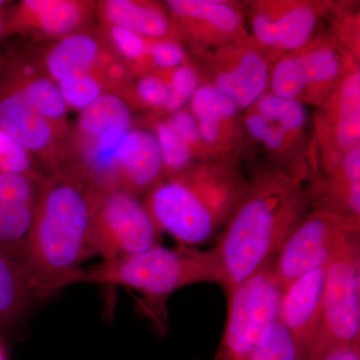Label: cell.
Segmentation results:
<instances>
[{"label": "cell", "instance_id": "33", "mask_svg": "<svg viewBox=\"0 0 360 360\" xmlns=\"http://www.w3.org/2000/svg\"><path fill=\"white\" fill-rule=\"evenodd\" d=\"M110 37L117 51L130 60L141 61L148 58L150 41L131 30L111 25ZM149 59V58H148Z\"/></svg>", "mask_w": 360, "mask_h": 360}, {"label": "cell", "instance_id": "19", "mask_svg": "<svg viewBox=\"0 0 360 360\" xmlns=\"http://www.w3.org/2000/svg\"><path fill=\"white\" fill-rule=\"evenodd\" d=\"M99 54L101 49L94 37L82 33L68 35L47 56V70L58 84L66 77L91 72Z\"/></svg>", "mask_w": 360, "mask_h": 360}, {"label": "cell", "instance_id": "35", "mask_svg": "<svg viewBox=\"0 0 360 360\" xmlns=\"http://www.w3.org/2000/svg\"><path fill=\"white\" fill-rule=\"evenodd\" d=\"M136 94L146 105L165 108L170 94L168 79L158 75H146L136 84Z\"/></svg>", "mask_w": 360, "mask_h": 360}, {"label": "cell", "instance_id": "37", "mask_svg": "<svg viewBox=\"0 0 360 360\" xmlns=\"http://www.w3.org/2000/svg\"><path fill=\"white\" fill-rule=\"evenodd\" d=\"M317 360H360V345L333 350Z\"/></svg>", "mask_w": 360, "mask_h": 360}, {"label": "cell", "instance_id": "5", "mask_svg": "<svg viewBox=\"0 0 360 360\" xmlns=\"http://www.w3.org/2000/svg\"><path fill=\"white\" fill-rule=\"evenodd\" d=\"M356 345H360V243L326 265L321 322L305 360H317Z\"/></svg>", "mask_w": 360, "mask_h": 360}, {"label": "cell", "instance_id": "8", "mask_svg": "<svg viewBox=\"0 0 360 360\" xmlns=\"http://www.w3.org/2000/svg\"><path fill=\"white\" fill-rule=\"evenodd\" d=\"M272 265L227 296L226 324L212 360L248 359L264 329L276 321L283 288Z\"/></svg>", "mask_w": 360, "mask_h": 360}, {"label": "cell", "instance_id": "28", "mask_svg": "<svg viewBox=\"0 0 360 360\" xmlns=\"http://www.w3.org/2000/svg\"><path fill=\"white\" fill-rule=\"evenodd\" d=\"M35 18L39 27L47 34H68L82 21V6L75 1L49 0L46 7Z\"/></svg>", "mask_w": 360, "mask_h": 360}, {"label": "cell", "instance_id": "20", "mask_svg": "<svg viewBox=\"0 0 360 360\" xmlns=\"http://www.w3.org/2000/svg\"><path fill=\"white\" fill-rule=\"evenodd\" d=\"M104 13L111 25L131 30L146 39H162L169 32L168 18L160 8L131 0H110Z\"/></svg>", "mask_w": 360, "mask_h": 360}, {"label": "cell", "instance_id": "26", "mask_svg": "<svg viewBox=\"0 0 360 360\" xmlns=\"http://www.w3.org/2000/svg\"><path fill=\"white\" fill-rule=\"evenodd\" d=\"M246 360H300V357L288 329L274 321L264 329Z\"/></svg>", "mask_w": 360, "mask_h": 360}, {"label": "cell", "instance_id": "10", "mask_svg": "<svg viewBox=\"0 0 360 360\" xmlns=\"http://www.w3.org/2000/svg\"><path fill=\"white\" fill-rule=\"evenodd\" d=\"M326 266L303 274L283 288L276 321L288 329L305 360L321 322Z\"/></svg>", "mask_w": 360, "mask_h": 360}, {"label": "cell", "instance_id": "24", "mask_svg": "<svg viewBox=\"0 0 360 360\" xmlns=\"http://www.w3.org/2000/svg\"><path fill=\"white\" fill-rule=\"evenodd\" d=\"M270 94L302 103L307 94V84L298 52L284 54L270 70Z\"/></svg>", "mask_w": 360, "mask_h": 360}, {"label": "cell", "instance_id": "32", "mask_svg": "<svg viewBox=\"0 0 360 360\" xmlns=\"http://www.w3.org/2000/svg\"><path fill=\"white\" fill-rule=\"evenodd\" d=\"M30 167L28 151L0 130V172L30 175Z\"/></svg>", "mask_w": 360, "mask_h": 360}, {"label": "cell", "instance_id": "40", "mask_svg": "<svg viewBox=\"0 0 360 360\" xmlns=\"http://www.w3.org/2000/svg\"><path fill=\"white\" fill-rule=\"evenodd\" d=\"M0 360H6L4 359V349H2L1 345H0Z\"/></svg>", "mask_w": 360, "mask_h": 360}, {"label": "cell", "instance_id": "16", "mask_svg": "<svg viewBox=\"0 0 360 360\" xmlns=\"http://www.w3.org/2000/svg\"><path fill=\"white\" fill-rule=\"evenodd\" d=\"M307 84V101L326 103L347 72L340 49L330 40L309 44L298 51Z\"/></svg>", "mask_w": 360, "mask_h": 360}, {"label": "cell", "instance_id": "4", "mask_svg": "<svg viewBox=\"0 0 360 360\" xmlns=\"http://www.w3.org/2000/svg\"><path fill=\"white\" fill-rule=\"evenodd\" d=\"M123 286L141 295L139 307L161 333L167 326V302L175 291L196 283H220L219 264L212 248L201 250L179 245L155 248L116 262L82 269L75 284Z\"/></svg>", "mask_w": 360, "mask_h": 360}, {"label": "cell", "instance_id": "1", "mask_svg": "<svg viewBox=\"0 0 360 360\" xmlns=\"http://www.w3.org/2000/svg\"><path fill=\"white\" fill-rule=\"evenodd\" d=\"M309 202L302 180L284 172H264L246 184L212 248L226 296L274 264L284 241L307 215Z\"/></svg>", "mask_w": 360, "mask_h": 360}, {"label": "cell", "instance_id": "6", "mask_svg": "<svg viewBox=\"0 0 360 360\" xmlns=\"http://www.w3.org/2000/svg\"><path fill=\"white\" fill-rule=\"evenodd\" d=\"M360 241V219L315 210L303 217L277 253L272 269L285 288L291 281L326 266Z\"/></svg>", "mask_w": 360, "mask_h": 360}, {"label": "cell", "instance_id": "14", "mask_svg": "<svg viewBox=\"0 0 360 360\" xmlns=\"http://www.w3.org/2000/svg\"><path fill=\"white\" fill-rule=\"evenodd\" d=\"M120 188L135 194L150 191L161 180L163 161L155 132L131 129L116 153Z\"/></svg>", "mask_w": 360, "mask_h": 360}, {"label": "cell", "instance_id": "23", "mask_svg": "<svg viewBox=\"0 0 360 360\" xmlns=\"http://www.w3.org/2000/svg\"><path fill=\"white\" fill-rule=\"evenodd\" d=\"M191 112L196 122L233 127L234 118L240 110L231 98L212 84L200 85L191 97Z\"/></svg>", "mask_w": 360, "mask_h": 360}, {"label": "cell", "instance_id": "22", "mask_svg": "<svg viewBox=\"0 0 360 360\" xmlns=\"http://www.w3.org/2000/svg\"><path fill=\"white\" fill-rule=\"evenodd\" d=\"M251 108L265 120L278 125L295 141H298L302 136L307 115L300 101L281 98L266 92Z\"/></svg>", "mask_w": 360, "mask_h": 360}, {"label": "cell", "instance_id": "34", "mask_svg": "<svg viewBox=\"0 0 360 360\" xmlns=\"http://www.w3.org/2000/svg\"><path fill=\"white\" fill-rule=\"evenodd\" d=\"M148 58L155 68L172 71L184 65L186 52L176 42L172 40L158 39L150 41Z\"/></svg>", "mask_w": 360, "mask_h": 360}, {"label": "cell", "instance_id": "17", "mask_svg": "<svg viewBox=\"0 0 360 360\" xmlns=\"http://www.w3.org/2000/svg\"><path fill=\"white\" fill-rule=\"evenodd\" d=\"M266 6L274 21L276 51L295 52L309 45L321 18L319 6L307 1H269Z\"/></svg>", "mask_w": 360, "mask_h": 360}, {"label": "cell", "instance_id": "30", "mask_svg": "<svg viewBox=\"0 0 360 360\" xmlns=\"http://www.w3.org/2000/svg\"><path fill=\"white\" fill-rule=\"evenodd\" d=\"M68 108L84 110L103 94V87L91 72L72 75L58 82Z\"/></svg>", "mask_w": 360, "mask_h": 360}, {"label": "cell", "instance_id": "9", "mask_svg": "<svg viewBox=\"0 0 360 360\" xmlns=\"http://www.w3.org/2000/svg\"><path fill=\"white\" fill-rule=\"evenodd\" d=\"M264 49L241 39L221 47L213 61L212 85L239 110H248L269 87L270 68Z\"/></svg>", "mask_w": 360, "mask_h": 360}, {"label": "cell", "instance_id": "31", "mask_svg": "<svg viewBox=\"0 0 360 360\" xmlns=\"http://www.w3.org/2000/svg\"><path fill=\"white\" fill-rule=\"evenodd\" d=\"M167 79L170 94L165 110L174 113L184 110V105L191 101L200 87V77L193 68L184 65L170 71Z\"/></svg>", "mask_w": 360, "mask_h": 360}, {"label": "cell", "instance_id": "3", "mask_svg": "<svg viewBox=\"0 0 360 360\" xmlns=\"http://www.w3.org/2000/svg\"><path fill=\"white\" fill-rule=\"evenodd\" d=\"M246 184L229 168L203 165L160 180L144 205L160 232L196 248L226 224Z\"/></svg>", "mask_w": 360, "mask_h": 360}, {"label": "cell", "instance_id": "38", "mask_svg": "<svg viewBox=\"0 0 360 360\" xmlns=\"http://www.w3.org/2000/svg\"><path fill=\"white\" fill-rule=\"evenodd\" d=\"M108 75L115 80L122 79L123 75H124V70H123L122 65H110V68H108Z\"/></svg>", "mask_w": 360, "mask_h": 360}, {"label": "cell", "instance_id": "2", "mask_svg": "<svg viewBox=\"0 0 360 360\" xmlns=\"http://www.w3.org/2000/svg\"><path fill=\"white\" fill-rule=\"evenodd\" d=\"M98 189L89 179L63 175L40 187L23 265L37 300L75 284L94 257V208Z\"/></svg>", "mask_w": 360, "mask_h": 360}, {"label": "cell", "instance_id": "29", "mask_svg": "<svg viewBox=\"0 0 360 360\" xmlns=\"http://www.w3.org/2000/svg\"><path fill=\"white\" fill-rule=\"evenodd\" d=\"M245 129L255 141L264 144L271 153H283L295 141L281 127L265 120L251 108L246 111Z\"/></svg>", "mask_w": 360, "mask_h": 360}, {"label": "cell", "instance_id": "11", "mask_svg": "<svg viewBox=\"0 0 360 360\" xmlns=\"http://www.w3.org/2000/svg\"><path fill=\"white\" fill-rule=\"evenodd\" d=\"M324 110L322 137L328 149L326 167L333 168L341 158L360 143V73L349 70L330 94Z\"/></svg>", "mask_w": 360, "mask_h": 360}, {"label": "cell", "instance_id": "39", "mask_svg": "<svg viewBox=\"0 0 360 360\" xmlns=\"http://www.w3.org/2000/svg\"><path fill=\"white\" fill-rule=\"evenodd\" d=\"M4 2L0 1V7L4 6ZM2 28H4V20H2L1 13H0V34H1Z\"/></svg>", "mask_w": 360, "mask_h": 360}, {"label": "cell", "instance_id": "27", "mask_svg": "<svg viewBox=\"0 0 360 360\" xmlns=\"http://www.w3.org/2000/svg\"><path fill=\"white\" fill-rule=\"evenodd\" d=\"M156 139L160 146L163 167L172 175L181 174L191 168L193 153L167 122L158 123Z\"/></svg>", "mask_w": 360, "mask_h": 360}, {"label": "cell", "instance_id": "21", "mask_svg": "<svg viewBox=\"0 0 360 360\" xmlns=\"http://www.w3.org/2000/svg\"><path fill=\"white\" fill-rule=\"evenodd\" d=\"M129 105L115 94H101L82 110L79 129L89 141L115 129H132Z\"/></svg>", "mask_w": 360, "mask_h": 360}, {"label": "cell", "instance_id": "18", "mask_svg": "<svg viewBox=\"0 0 360 360\" xmlns=\"http://www.w3.org/2000/svg\"><path fill=\"white\" fill-rule=\"evenodd\" d=\"M37 302L25 265L0 248V326L20 321Z\"/></svg>", "mask_w": 360, "mask_h": 360}, {"label": "cell", "instance_id": "13", "mask_svg": "<svg viewBox=\"0 0 360 360\" xmlns=\"http://www.w3.org/2000/svg\"><path fill=\"white\" fill-rule=\"evenodd\" d=\"M167 6L191 32L207 44L225 45L245 39L243 18L229 2L219 0H170Z\"/></svg>", "mask_w": 360, "mask_h": 360}, {"label": "cell", "instance_id": "12", "mask_svg": "<svg viewBox=\"0 0 360 360\" xmlns=\"http://www.w3.org/2000/svg\"><path fill=\"white\" fill-rule=\"evenodd\" d=\"M39 191L32 175L0 172V248L22 262Z\"/></svg>", "mask_w": 360, "mask_h": 360}, {"label": "cell", "instance_id": "7", "mask_svg": "<svg viewBox=\"0 0 360 360\" xmlns=\"http://www.w3.org/2000/svg\"><path fill=\"white\" fill-rule=\"evenodd\" d=\"M160 231L146 205L123 189L97 191L92 248L111 264L160 245Z\"/></svg>", "mask_w": 360, "mask_h": 360}, {"label": "cell", "instance_id": "15", "mask_svg": "<svg viewBox=\"0 0 360 360\" xmlns=\"http://www.w3.org/2000/svg\"><path fill=\"white\" fill-rule=\"evenodd\" d=\"M0 130L27 151H42L53 141V127L20 90L0 99Z\"/></svg>", "mask_w": 360, "mask_h": 360}, {"label": "cell", "instance_id": "36", "mask_svg": "<svg viewBox=\"0 0 360 360\" xmlns=\"http://www.w3.org/2000/svg\"><path fill=\"white\" fill-rule=\"evenodd\" d=\"M167 122L172 125L174 131L179 135L180 139L191 148L193 155L205 150L201 141L198 123L195 117L191 115V111L186 110L176 111L172 113Z\"/></svg>", "mask_w": 360, "mask_h": 360}, {"label": "cell", "instance_id": "25", "mask_svg": "<svg viewBox=\"0 0 360 360\" xmlns=\"http://www.w3.org/2000/svg\"><path fill=\"white\" fill-rule=\"evenodd\" d=\"M20 91L28 103L51 124L65 117L68 105L53 80L37 78L26 84Z\"/></svg>", "mask_w": 360, "mask_h": 360}]
</instances>
